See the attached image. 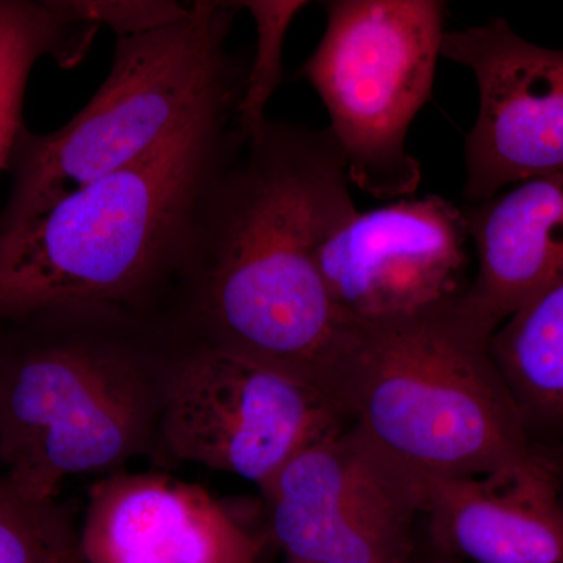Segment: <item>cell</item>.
Segmentation results:
<instances>
[{
    "instance_id": "11",
    "label": "cell",
    "mask_w": 563,
    "mask_h": 563,
    "mask_svg": "<svg viewBox=\"0 0 563 563\" xmlns=\"http://www.w3.org/2000/svg\"><path fill=\"white\" fill-rule=\"evenodd\" d=\"M268 544L201 485L124 470L91 485L77 529L84 563H258Z\"/></svg>"
},
{
    "instance_id": "19",
    "label": "cell",
    "mask_w": 563,
    "mask_h": 563,
    "mask_svg": "<svg viewBox=\"0 0 563 563\" xmlns=\"http://www.w3.org/2000/svg\"><path fill=\"white\" fill-rule=\"evenodd\" d=\"M404 563H459L454 561V559L448 558L443 553H440L439 550L432 547L429 543L428 539H422L421 542H418V539L415 540L413 550L410 551L409 558L406 559Z\"/></svg>"
},
{
    "instance_id": "12",
    "label": "cell",
    "mask_w": 563,
    "mask_h": 563,
    "mask_svg": "<svg viewBox=\"0 0 563 563\" xmlns=\"http://www.w3.org/2000/svg\"><path fill=\"white\" fill-rule=\"evenodd\" d=\"M426 539L459 563H563L554 463L533 461L474 479H417Z\"/></svg>"
},
{
    "instance_id": "9",
    "label": "cell",
    "mask_w": 563,
    "mask_h": 563,
    "mask_svg": "<svg viewBox=\"0 0 563 563\" xmlns=\"http://www.w3.org/2000/svg\"><path fill=\"white\" fill-rule=\"evenodd\" d=\"M442 57L472 70L479 91L463 150L466 206L563 174V49L537 46L493 18L444 32Z\"/></svg>"
},
{
    "instance_id": "5",
    "label": "cell",
    "mask_w": 563,
    "mask_h": 563,
    "mask_svg": "<svg viewBox=\"0 0 563 563\" xmlns=\"http://www.w3.org/2000/svg\"><path fill=\"white\" fill-rule=\"evenodd\" d=\"M240 2H191L185 20L117 38L109 76L58 131L22 129L7 172L0 239L70 191L124 168L213 103L240 98L246 69L229 51Z\"/></svg>"
},
{
    "instance_id": "17",
    "label": "cell",
    "mask_w": 563,
    "mask_h": 563,
    "mask_svg": "<svg viewBox=\"0 0 563 563\" xmlns=\"http://www.w3.org/2000/svg\"><path fill=\"white\" fill-rule=\"evenodd\" d=\"M242 10L255 24V51L236 107V125L246 136L266 120V107L284 79V46L295 18L309 2L302 0H244Z\"/></svg>"
},
{
    "instance_id": "16",
    "label": "cell",
    "mask_w": 563,
    "mask_h": 563,
    "mask_svg": "<svg viewBox=\"0 0 563 563\" xmlns=\"http://www.w3.org/2000/svg\"><path fill=\"white\" fill-rule=\"evenodd\" d=\"M77 529L57 501L24 498L0 476V563H68Z\"/></svg>"
},
{
    "instance_id": "10",
    "label": "cell",
    "mask_w": 563,
    "mask_h": 563,
    "mask_svg": "<svg viewBox=\"0 0 563 563\" xmlns=\"http://www.w3.org/2000/svg\"><path fill=\"white\" fill-rule=\"evenodd\" d=\"M470 244L463 209L432 195L357 211L322 240L317 261L342 312L380 321L462 295Z\"/></svg>"
},
{
    "instance_id": "14",
    "label": "cell",
    "mask_w": 563,
    "mask_h": 563,
    "mask_svg": "<svg viewBox=\"0 0 563 563\" xmlns=\"http://www.w3.org/2000/svg\"><path fill=\"white\" fill-rule=\"evenodd\" d=\"M490 347L529 439L563 429V277L510 314Z\"/></svg>"
},
{
    "instance_id": "2",
    "label": "cell",
    "mask_w": 563,
    "mask_h": 563,
    "mask_svg": "<svg viewBox=\"0 0 563 563\" xmlns=\"http://www.w3.org/2000/svg\"><path fill=\"white\" fill-rule=\"evenodd\" d=\"M240 98L0 239V325L102 307L161 321L203 206L244 144Z\"/></svg>"
},
{
    "instance_id": "3",
    "label": "cell",
    "mask_w": 563,
    "mask_h": 563,
    "mask_svg": "<svg viewBox=\"0 0 563 563\" xmlns=\"http://www.w3.org/2000/svg\"><path fill=\"white\" fill-rule=\"evenodd\" d=\"M0 350V465L24 498L57 501L69 477L158 459L176 339L162 322L102 307L11 324Z\"/></svg>"
},
{
    "instance_id": "6",
    "label": "cell",
    "mask_w": 563,
    "mask_h": 563,
    "mask_svg": "<svg viewBox=\"0 0 563 563\" xmlns=\"http://www.w3.org/2000/svg\"><path fill=\"white\" fill-rule=\"evenodd\" d=\"M301 76L320 96L351 184L376 199L413 195L421 165L407 133L432 95L446 3L332 0Z\"/></svg>"
},
{
    "instance_id": "21",
    "label": "cell",
    "mask_w": 563,
    "mask_h": 563,
    "mask_svg": "<svg viewBox=\"0 0 563 563\" xmlns=\"http://www.w3.org/2000/svg\"><path fill=\"white\" fill-rule=\"evenodd\" d=\"M68 563H84V561H81L79 551H77V553L74 554L73 558L69 559Z\"/></svg>"
},
{
    "instance_id": "4",
    "label": "cell",
    "mask_w": 563,
    "mask_h": 563,
    "mask_svg": "<svg viewBox=\"0 0 563 563\" xmlns=\"http://www.w3.org/2000/svg\"><path fill=\"white\" fill-rule=\"evenodd\" d=\"M493 333L462 295L362 321L343 390L352 428L415 479H474L533 461Z\"/></svg>"
},
{
    "instance_id": "7",
    "label": "cell",
    "mask_w": 563,
    "mask_h": 563,
    "mask_svg": "<svg viewBox=\"0 0 563 563\" xmlns=\"http://www.w3.org/2000/svg\"><path fill=\"white\" fill-rule=\"evenodd\" d=\"M350 426L290 374L176 339L166 372L158 459L196 463L265 487L306 448Z\"/></svg>"
},
{
    "instance_id": "15",
    "label": "cell",
    "mask_w": 563,
    "mask_h": 563,
    "mask_svg": "<svg viewBox=\"0 0 563 563\" xmlns=\"http://www.w3.org/2000/svg\"><path fill=\"white\" fill-rule=\"evenodd\" d=\"M98 29L70 20L60 0H0V173L25 128V88L43 57L62 68L77 65Z\"/></svg>"
},
{
    "instance_id": "13",
    "label": "cell",
    "mask_w": 563,
    "mask_h": 563,
    "mask_svg": "<svg viewBox=\"0 0 563 563\" xmlns=\"http://www.w3.org/2000/svg\"><path fill=\"white\" fill-rule=\"evenodd\" d=\"M477 254L462 301L490 331L563 277V174L463 207Z\"/></svg>"
},
{
    "instance_id": "1",
    "label": "cell",
    "mask_w": 563,
    "mask_h": 563,
    "mask_svg": "<svg viewBox=\"0 0 563 563\" xmlns=\"http://www.w3.org/2000/svg\"><path fill=\"white\" fill-rule=\"evenodd\" d=\"M357 211L332 133L266 118L207 198L162 321L295 376L344 415L361 321L332 301L317 255Z\"/></svg>"
},
{
    "instance_id": "20",
    "label": "cell",
    "mask_w": 563,
    "mask_h": 563,
    "mask_svg": "<svg viewBox=\"0 0 563 563\" xmlns=\"http://www.w3.org/2000/svg\"><path fill=\"white\" fill-rule=\"evenodd\" d=\"M555 479H558L559 498L563 506V462L561 465H554Z\"/></svg>"
},
{
    "instance_id": "18",
    "label": "cell",
    "mask_w": 563,
    "mask_h": 563,
    "mask_svg": "<svg viewBox=\"0 0 563 563\" xmlns=\"http://www.w3.org/2000/svg\"><path fill=\"white\" fill-rule=\"evenodd\" d=\"M70 20L109 27L117 38L141 35L176 24L191 13V2L173 0H60Z\"/></svg>"
},
{
    "instance_id": "8",
    "label": "cell",
    "mask_w": 563,
    "mask_h": 563,
    "mask_svg": "<svg viewBox=\"0 0 563 563\" xmlns=\"http://www.w3.org/2000/svg\"><path fill=\"white\" fill-rule=\"evenodd\" d=\"M266 536L288 563H404L420 484L347 426L296 454L261 488Z\"/></svg>"
}]
</instances>
